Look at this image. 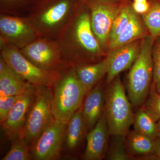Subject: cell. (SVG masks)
<instances>
[{"label":"cell","mask_w":160,"mask_h":160,"mask_svg":"<svg viewBox=\"0 0 160 160\" xmlns=\"http://www.w3.org/2000/svg\"><path fill=\"white\" fill-rule=\"evenodd\" d=\"M78 0H35L25 17L40 38L56 39L70 19Z\"/></svg>","instance_id":"obj_2"},{"label":"cell","mask_w":160,"mask_h":160,"mask_svg":"<svg viewBox=\"0 0 160 160\" xmlns=\"http://www.w3.org/2000/svg\"><path fill=\"white\" fill-rule=\"evenodd\" d=\"M132 5L134 11L138 14H145L148 11L150 7L149 1L147 2H141L134 1Z\"/></svg>","instance_id":"obj_30"},{"label":"cell","mask_w":160,"mask_h":160,"mask_svg":"<svg viewBox=\"0 0 160 160\" xmlns=\"http://www.w3.org/2000/svg\"><path fill=\"white\" fill-rule=\"evenodd\" d=\"M141 43L137 40L110 50L106 58L108 69L106 83H111L122 72L129 69L139 53Z\"/></svg>","instance_id":"obj_13"},{"label":"cell","mask_w":160,"mask_h":160,"mask_svg":"<svg viewBox=\"0 0 160 160\" xmlns=\"http://www.w3.org/2000/svg\"><path fill=\"white\" fill-rule=\"evenodd\" d=\"M2 160H32L30 147L25 140L19 137L12 142L11 148Z\"/></svg>","instance_id":"obj_26"},{"label":"cell","mask_w":160,"mask_h":160,"mask_svg":"<svg viewBox=\"0 0 160 160\" xmlns=\"http://www.w3.org/2000/svg\"><path fill=\"white\" fill-rule=\"evenodd\" d=\"M134 130L155 140L158 138L157 122H156L143 107L134 114Z\"/></svg>","instance_id":"obj_21"},{"label":"cell","mask_w":160,"mask_h":160,"mask_svg":"<svg viewBox=\"0 0 160 160\" xmlns=\"http://www.w3.org/2000/svg\"><path fill=\"white\" fill-rule=\"evenodd\" d=\"M157 130L158 138H160V120L157 122Z\"/></svg>","instance_id":"obj_32"},{"label":"cell","mask_w":160,"mask_h":160,"mask_svg":"<svg viewBox=\"0 0 160 160\" xmlns=\"http://www.w3.org/2000/svg\"><path fill=\"white\" fill-rule=\"evenodd\" d=\"M67 123L55 119L30 147L32 160H57L62 156Z\"/></svg>","instance_id":"obj_10"},{"label":"cell","mask_w":160,"mask_h":160,"mask_svg":"<svg viewBox=\"0 0 160 160\" xmlns=\"http://www.w3.org/2000/svg\"><path fill=\"white\" fill-rule=\"evenodd\" d=\"M154 41L150 35L143 38L138 56L127 77V96L132 106L143 105L149 96L153 80L152 49Z\"/></svg>","instance_id":"obj_4"},{"label":"cell","mask_w":160,"mask_h":160,"mask_svg":"<svg viewBox=\"0 0 160 160\" xmlns=\"http://www.w3.org/2000/svg\"><path fill=\"white\" fill-rule=\"evenodd\" d=\"M126 136L127 148L132 156L148 158L155 157L154 140L135 130L129 131Z\"/></svg>","instance_id":"obj_20"},{"label":"cell","mask_w":160,"mask_h":160,"mask_svg":"<svg viewBox=\"0 0 160 160\" xmlns=\"http://www.w3.org/2000/svg\"><path fill=\"white\" fill-rule=\"evenodd\" d=\"M135 2H147L149 0H133Z\"/></svg>","instance_id":"obj_33"},{"label":"cell","mask_w":160,"mask_h":160,"mask_svg":"<svg viewBox=\"0 0 160 160\" xmlns=\"http://www.w3.org/2000/svg\"><path fill=\"white\" fill-rule=\"evenodd\" d=\"M82 106L67 123L63 141L62 154L65 153L69 158L76 152L88 133L83 119Z\"/></svg>","instance_id":"obj_16"},{"label":"cell","mask_w":160,"mask_h":160,"mask_svg":"<svg viewBox=\"0 0 160 160\" xmlns=\"http://www.w3.org/2000/svg\"><path fill=\"white\" fill-rule=\"evenodd\" d=\"M56 40L69 66L97 62L103 52L92 31L90 12L84 0H78L73 14Z\"/></svg>","instance_id":"obj_1"},{"label":"cell","mask_w":160,"mask_h":160,"mask_svg":"<svg viewBox=\"0 0 160 160\" xmlns=\"http://www.w3.org/2000/svg\"><path fill=\"white\" fill-rule=\"evenodd\" d=\"M114 1H118V2H122L123 1H124V0H114Z\"/></svg>","instance_id":"obj_34"},{"label":"cell","mask_w":160,"mask_h":160,"mask_svg":"<svg viewBox=\"0 0 160 160\" xmlns=\"http://www.w3.org/2000/svg\"><path fill=\"white\" fill-rule=\"evenodd\" d=\"M145 35V29L144 24L138 13L133 10L130 21L125 29L117 37L108 43L106 48L110 51L144 38Z\"/></svg>","instance_id":"obj_19"},{"label":"cell","mask_w":160,"mask_h":160,"mask_svg":"<svg viewBox=\"0 0 160 160\" xmlns=\"http://www.w3.org/2000/svg\"><path fill=\"white\" fill-rule=\"evenodd\" d=\"M90 12L93 33L102 51L107 48L112 25L122 2L114 0H84Z\"/></svg>","instance_id":"obj_9"},{"label":"cell","mask_w":160,"mask_h":160,"mask_svg":"<svg viewBox=\"0 0 160 160\" xmlns=\"http://www.w3.org/2000/svg\"><path fill=\"white\" fill-rule=\"evenodd\" d=\"M106 90L96 85L88 92L82 106L83 119L88 132L94 128L105 109Z\"/></svg>","instance_id":"obj_15"},{"label":"cell","mask_w":160,"mask_h":160,"mask_svg":"<svg viewBox=\"0 0 160 160\" xmlns=\"http://www.w3.org/2000/svg\"><path fill=\"white\" fill-rule=\"evenodd\" d=\"M52 111L55 119L67 123L82 106L89 91L78 80L73 66L61 71L52 87Z\"/></svg>","instance_id":"obj_3"},{"label":"cell","mask_w":160,"mask_h":160,"mask_svg":"<svg viewBox=\"0 0 160 160\" xmlns=\"http://www.w3.org/2000/svg\"><path fill=\"white\" fill-rule=\"evenodd\" d=\"M72 66L78 79L89 92L107 74L108 60L106 58L97 62L86 63Z\"/></svg>","instance_id":"obj_18"},{"label":"cell","mask_w":160,"mask_h":160,"mask_svg":"<svg viewBox=\"0 0 160 160\" xmlns=\"http://www.w3.org/2000/svg\"><path fill=\"white\" fill-rule=\"evenodd\" d=\"M30 85L17 74L0 57V96L22 95Z\"/></svg>","instance_id":"obj_17"},{"label":"cell","mask_w":160,"mask_h":160,"mask_svg":"<svg viewBox=\"0 0 160 160\" xmlns=\"http://www.w3.org/2000/svg\"><path fill=\"white\" fill-rule=\"evenodd\" d=\"M105 112L110 135L126 136L133 124L134 114L119 77L109 83L106 90Z\"/></svg>","instance_id":"obj_5"},{"label":"cell","mask_w":160,"mask_h":160,"mask_svg":"<svg viewBox=\"0 0 160 160\" xmlns=\"http://www.w3.org/2000/svg\"><path fill=\"white\" fill-rule=\"evenodd\" d=\"M36 95L35 86L30 85L15 103L6 120L1 123V128L8 141L12 142L19 137Z\"/></svg>","instance_id":"obj_12"},{"label":"cell","mask_w":160,"mask_h":160,"mask_svg":"<svg viewBox=\"0 0 160 160\" xmlns=\"http://www.w3.org/2000/svg\"><path fill=\"white\" fill-rule=\"evenodd\" d=\"M20 95L1 96L0 98V122L5 121L15 103L19 99Z\"/></svg>","instance_id":"obj_29"},{"label":"cell","mask_w":160,"mask_h":160,"mask_svg":"<svg viewBox=\"0 0 160 160\" xmlns=\"http://www.w3.org/2000/svg\"><path fill=\"white\" fill-rule=\"evenodd\" d=\"M35 0H0V14L25 17Z\"/></svg>","instance_id":"obj_24"},{"label":"cell","mask_w":160,"mask_h":160,"mask_svg":"<svg viewBox=\"0 0 160 160\" xmlns=\"http://www.w3.org/2000/svg\"><path fill=\"white\" fill-rule=\"evenodd\" d=\"M143 105V108L156 122L160 120V93L157 90L153 82L148 97Z\"/></svg>","instance_id":"obj_27"},{"label":"cell","mask_w":160,"mask_h":160,"mask_svg":"<svg viewBox=\"0 0 160 160\" xmlns=\"http://www.w3.org/2000/svg\"><path fill=\"white\" fill-rule=\"evenodd\" d=\"M0 57L21 78L34 86L52 88L59 78L61 72L41 69L23 56L17 47L0 38Z\"/></svg>","instance_id":"obj_7"},{"label":"cell","mask_w":160,"mask_h":160,"mask_svg":"<svg viewBox=\"0 0 160 160\" xmlns=\"http://www.w3.org/2000/svg\"><path fill=\"white\" fill-rule=\"evenodd\" d=\"M133 11L132 5L129 0H124L122 2L121 8L112 25L109 42L117 37L125 29L130 21Z\"/></svg>","instance_id":"obj_23"},{"label":"cell","mask_w":160,"mask_h":160,"mask_svg":"<svg viewBox=\"0 0 160 160\" xmlns=\"http://www.w3.org/2000/svg\"><path fill=\"white\" fill-rule=\"evenodd\" d=\"M148 11L142 17L153 41L160 37V0H149Z\"/></svg>","instance_id":"obj_22"},{"label":"cell","mask_w":160,"mask_h":160,"mask_svg":"<svg viewBox=\"0 0 160 160\" xmlns=\"http://www.w3.org/2000/svg\"><path fill=\"white\" fill-rule=\"evenodd\" d=\"M35 88V99L28 112L19 136L30 147L55 119L52 111V88L43 86Z\"/></svg>","instance_id":"obj_6"},{"label":"cell","mask_w":160,"mask_h":160,"mask_svg":"<svg viewBox=\"0 0 160 160\" xmlns=\"http://www.w3.org/2000/svg\"><path fill=\"white\" fill-rule=\"evenodd\" d=\"M111 144L107 151V159L130 160L134 158L129 154L127 148L126 136L112 135Z\"/></svg>","instance_id":"obj_25"},{"label":"cell","mask_w":160,"mask_h":160,"mask_svg":"<svg viewBox=\"0 0 160 160\" xmlns=\"http://www.w3.org/2000/svg\"><path fill=\"white\" fill-rule=\"evenodd\" d=\"M109 133L105 109L94 128L86 136V149L82 155L84 160H101L108 149Z\"/></svg>","instance_id":"obj_14"},{"label":"cell","mask_w":160,"mask_h":160,"mask_svg":"<svg viewBox=\"0 0 160 160\" xmlns=\"http://www.w3.org/2000/svg\"><path fill=\"white\" fill-rule=\"evenodd\" d=\"M153 83L160 93V37L156 40L152 49Z\"/></svg>","instance_id":"obj_28"},{"label":"cell","mask_w":160,"mask_h":160,"mask_svg":"<svg viewBox=\"0 0 160 160\" xmlns=\"http://www.w3.org/2000/svg\"><path fill=\"white\" fill-rule=\"evenodd\" d=\"M154 154L156 158L160 159V138H158L154 140Z\"/></svg>","instance_id":"obj_31"},{"label":"cell","mask_w":160,"mask_h":160,"mask_svg":"<svg viewBox=\"0 0 160 160\" xmlns=\"http://www.w3.org/2000/svg\"><path fill=\"white\" fill-rule=\"evenodd\" d=\"M26 18L0 14V38L22 49L39 38Z\"/></svg>","instance_id":"obj_11"},{"label":"cell","mask_w":160,"mask_h":160,"mask_svg":"<svg viewBox=\"0 0 160 160\" xmlns=\"http://www.w3.org/2000/svg\"><path fill=\"white\" fill-rule=\"evenodd\" d=\"M20 50L27 59L42 69L61 72L69 66L63 58L56 39L39 38Z\"/></svg>","instance_id":"obj_8"}]
</instances>
